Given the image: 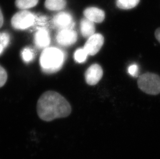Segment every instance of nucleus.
Masks as SVG:
<instances>
[{
	"label": "nucleus",
	"instance_id": "nucleus-1",
	"mask_svg": "<svg viewBox=\"0 0 160 159\" xmlns=\"http://www.w3.org/2000/svg\"><path fill=\"white\" fill-rule=\"evenodd\" d=\"M37 112L39 118L46 122L67 117L72 112L69 102L54 91H47L38 100Z\"/></svg>",
	"mask_w": 160,
	"mask_h": 159
},
{
	"label": "nucleus",
	"instance_id": "nucleus-2",
	"mask_svg": "<svg viewBox=\"0 0 160 159\" xmlns=\"http://www.w3.org/2000/svg\"><path fill=\"white\" fill-rule=\"evenodd\" d=\"M65 60V54L58 48H47L42 51L39 63L42 71L47 74H52L60 70Z\"/></svg>",
	"mask_w": 160,
	"mask_h": 159
},
{
	"label": "nucleus",
	"instance_id": "nucleus-3",
	"mask_svg": "<svg viewBox=\"0 0 160 159\" xmlns=\"http://www.w3.org/2000/svg\"><path fill=\"white\" fill-rule=\"evenodd\" d=\"M138 85L146 93L157 95L160 93V77L152 73L143 74L138 80Z\"/></svg>",
	"mask_w": 160,
	"mask_h": 159
},
{
	"label": "nucleus",
	"instance_id": "nucleus-4",
	"mask_svg": "<svg viewBox=\"0 0 160 159\" xmlns=\"http://www.w3.org/2000/svg\"><path fill=\"white\" fill-rule=\"evenodd\" d=\"M35 20V16L32 12L27 10H22L13 16L11 24L14 29L23 30L33 26Z\"/></svg>",
	"mask_w": 160,
	"mask_h": 159
},
{
	"label": "nucleus",
	"instance_id": "nucleus-5",
	"mask_svg": "<svg viewBox=\"0 0 160 159\" xmlns=\"http://www.w3.org/2000/svg\"><path fill=\"white\" fill-rule=\"evenodd\" d=\"M104 38L101 34H94L90 37L85 44L83 49L88 53V55H94L98 53L103 46Z\"/></svg>",
	"mask_w": 160,
	"mask_h": 159
},
{
	"label": "nucleus",
	"instance_id": "nucleus-6",
	"mask_svg": "<svg viewBox=\"0 0 160 159\" xmlns=\"http://www.w3.org/2000/svg\"><path fill=\"white\" fill-rule=\"evenodd\" d=\"M77 40V34L72 29L59 30L56 35V41L62 46L68 47L75 44Z\"/></svg>",
	"mask_w": 160,
	"mask_h": 159
},
{
	"label": "nucleus",
	"instance_id": "nucleus-7",
	"mask_svg": "<svg viewBox=\"0 0 160 159\" xmlns=\"http://www.w3.org/2000/svg\"><path fill=\"white\" fill-rule=\"evenodd\" d=\"M103 69L100 65L94 64L90 66L85 73V80L87 84L94 85L103 77Z\"/></svg>",
	"mask_w": 160,
	"mask_h": 159
},
{
	"label": "nucleus",
	"instance_id": "nucleus-8",
	"mask_svg": "<svg viewBox=\"0 0 160 159\" xmlns=\"http://www.w3.org/2000/svg\"><path fill=\"white\" fill-rule=\"evenodd\" d=\"M53 23L59 30L72 29L74 24L71 15L67 12H60L56 15L53 19Z\"/></svg>",
	"mask_w": 160,
	"mask_h": 159
},
{
	"label": "nucleus",
	"instance_id": "nucleus-9",
	"mask_svg": "<svg viewBox=\"0 0 160 159\" xmlns=\"http://www.w3.org/2000/svg\"><path fill=\"white\" fill-rule=\"evenodd\" d=\"M35 45L39 49L47 48L50 43V35L45 29L41 28L35 33L34 36Z\"/></svg>",
	"mask_w": 160,
	"mask_h": 159
},
{
	"label": "nucleus",
	"instance_id": "nucleus-10",
	"mask_svg": "<svg viewBox=\"0 0 160 159\" xmlns=\"http://www.w3.org/2000/svg\"><path fill=\"white\" fill-rule=\"evenodd\" d=\"M85 18L94 23H101L104 21L105 14L104 11L98 8L90 7L83 11Z\"/></svg>",
	"mask_w": 160,
	"mask_h": 159
},
{
	"label": "nucleus",
	"instance_id": "nucleus-11",
	"mask_svg": "<svg viewBox=\"0 0 160 159\" xmlns=\"http://www.w3.org/2000/svg\"><path fill=\"white\" fill-rule=\"evenodd\" d=\"M80 31L84 37H90L95 34L94 23L86 18H83L80 21Z\"/></svg>",
	"mask_w": 160,
	"mask_h": 159
},
{
	"label": "nucleus",
	"instance_id": "nucleus-12",
	"mask_svg": "<svg viewBox=\"0 0 160 159\" xmlns=\"http://www.w3.org/2000/svg\"><path fill=\"white\" fill-rule=\"evenodd\" d=\"M66 0H46L45 6L50 11H60L65 7Z\"/></svg>",
	"mask_w": 160,
	"mask_h": 159
},
{
	"label": "nucleus",
	"instance_id": "nucleus-13",
	"mask_svg": "<svg viewBox=\"0 0 160 159\" xmlns=\"http://www.w3.org/2000/svg\"><path fill=\"white\" fill-rule=\"evenodd\" d=\"M140 0H116V5L119 8L121 9H132L136 7Z\"/></svg>",
	"mask_w": 160,
	"mask_h": 159
},
{
	"label": "nucleus",
	"instance_id": "nucleus-14",
	"mask_svg": "<svg viewBox=\"0 0 160 159\" xmlns=\"http://www.w3.org/2000/svg\"><path fill=\"white\" fill-rule=\"evenodd\" d=\"M38 0H16L15 5L19 9L26 10L38 4Z\"/></svg>",
	"mask_w": 160,
	"mask_h": 159
},
{
	"label": "nucleus",
	"instance_id": "nucleus-15",
	"mask_svg": "<svg viewBox=\"0 0 160 159\" xmlns=\"http://www.w3.org/2000/svg\"><path fill=\"white\" fill-rule=\"evenodd\" d=\"M88 54L85 50L82 48L77 49L74 53V59L78 63H82L86 60Z\"/></svg>",
	"mask_w": 160,
	"mask_h": 159
},
{
	"label": "nucleus",
	"instance_id": "nucleus-16",
	"mask_svg": "<svg viewBox=\"0 0 160 159\" xmlns=\"http://www.w3.org/2000/svg\"><path fill=\"white\" fill-rule=\"evenodd\" d=\"M10 41V36L8 33H0V55L2 53L5 48L8 47Z\"/></svg>",
	"mask_w": 160,
	"mask_h": 159
},
{
	"label": "nucleus",
	"instance_id": "nucleus-17",
	"mask_svg": "<svg viewBox=\"0 0 160 159\" xmlns=\"http://www.w3.org/2000/svg\"><path fill=\"white\" fill-rule=\"evenodd\" d=\"M21 56L22 57L23 60L26 63L32 61L33 60L34 57V53L33 51L30 48H24L21 52Z\"/></svg>",
	"mask_w": 160,
	"mask_h": 159
},
{
	"label": "nucleus",
	"instance_id": "nucleus-18",
	"mask_svg": "<svg viewBox=\"0 0 160 159\" xmlns=\"http://www.w3.org/2000/svg\"><path fill=\"white\" fill-rule=\"evenodd\" d=\"M8 79V74L5 69L0 65V87H2L6 83Z\"/></svg>",
	"mask_w": 160,
	"mask_h": 159
},
{
	"label": "nucleus",
	"instance_id": "nucleus-19",
	"mask_svg": "<svg viewBox=\"0 0 160 159\" xmlns=\"http://www.w3.org/2000/svg\"><path fill=\"white\" fill-rule=\"evenodd\" d=\"M128 74L132 77H137L138 72V66L135 64H132L128 67Z\"/></svg>",
	"mask_w": 160,
	"mask_h": 159
},
{
	"label": "nucleus",
	"instance_id": "nucleus-20",
	"mask_svg": "<svg viewBox=\"0 0 160 159\" xmlns=\"http://www.w3.org/2000/svg\"><path fill=\"white\" fill-rule=\"evenodd\" d=\"M155 36L158 41L160 42V28L158 29L155 32Z\"/></svg>",
	"mask_w": 160,
	"mask_h": 159
},
{
	"label": "nucleus",
	"instance_id": "nucleus-21",
	"mask_svg": "<svg viewBox=\"0 0 160 159\" xmlns=\"http://www.w3.org/2000/svg\"><path fill=\"white\" fill-rule=\"evenodd\" d=\"M4 22V19H3V16L2 12L1 10L0 9V28L2 26Z\"/></svg>",
	"mask_w": 160,
	"mask_h": 159
}]
</instances>
